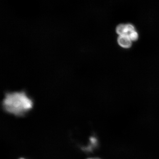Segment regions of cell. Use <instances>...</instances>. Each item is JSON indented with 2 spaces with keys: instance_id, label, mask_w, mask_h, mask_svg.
<instances>
[{
  "instance_id": "obj_1",
  "label": "cell",
  "mask_w": 159,
  "mask_h": 159,
  "mask_svg": "<svg viewBox=\"0 0 159 159\" xmlns=\"http://www.w3.org/2000/svg\"><path fill=\"white\" fill-rule=\"evenodd\" d=\"M2 106L7 112L21 116L31 110L33 102L25 92H14L6 94Z\"/></svg>"
},
{
  "instance_id": "obj_2",
  "label": "cell",
  "mask_w": 159,
  "mask_h": 159,
  "mask_svg": "<svg viewBox=\"0 0 159 159\" xmlns=\"http://www.w3.org/2000/svg\"><path fill=\"white\" fill-rule=\"evenodd\" d=\"M130 39L125 35H120L118 39L119 44L124 48H129L131 45Z\"/></svg>"
},
{
  "instance_id": "obj_3",
  "label": "cell",
  "mask_w": 159,
  "mask_h": 159,
  "mask_svg": "<svg viewBox=\"0 0 159 159\" xmlns=\"http://www.w3.org/2000/svg\"><path fill=\"white\" fill-rule=\"evenodd\" d=\"M117 33L120 35H125L126 32V25L121 24L117 27Z\"/></svg>"
},
{
  "instance_id": "obj_4",
  "label": "cell",
  "mask_w": 159,
  "mask_h": 159,
  "mask_svg": "<svg viewBox=\"0 0 159 159\" xmlns=\"http://www.w3.org/2000/svg\"><path fill=\"white\" fill-rule=\"evenodd\" d=\"M129 38L131 40H136L138 38V34L136 31H133V32L129 35Z\"/></svg>"
},
{
  "instance_id": "obj_5",
  "label": "cell",
  "mask_w": 159,
  "mask_h": 159,
  "mask_svg": "<svg viewBox=\"0 0 159 159\" xmlns=\"http://www.w3.org/2000/svg\"><path fill=\"white\" fill-rule=\"evenodd\" d=\"M88 159H96V158H89Z\"/></svg>"
},
{
  "instance_id": "obj_6",
  "label": "cell",
  "mask_w": 159,
  "mask_h": 159,
  "mask_svg": "<svg viewBox=\"0 0 159 159\" xmlns=\"http://www.w3.org/2000/svg\"><path fill=\"white\" fill-rule=\"evenodd\" d=\"M25 159L21 158V159Z\"/></svg>"
}]
</instances>
